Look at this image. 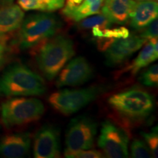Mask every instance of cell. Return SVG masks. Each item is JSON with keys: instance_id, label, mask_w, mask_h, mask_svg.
I'll list each match as a JSON object with an SVG mask.
<instances>
[{"instance_id": "1", "label": "cell", "mask_w": 158, "mask_h": 158, "mask_svg": "<svg viewBox=\"0 0 158 158\" xmlns=\"http://www.w3.org/2000/svg\"><path fill=\"white\" fill-rule=\"evenodd\" d=\"M74 55L73 42L68 37L57 35L43 42L35 54V60L45 78L52 81Z\"/></svg>"}, {"instance_id": "2", "label": "cell", "mask_w": 158, "mask_h": 158, "mask_svg": "<svg viewBox=\"0 0 158 158\" xmlns=\"http://www.w3.org/2000/svg\"><path fill=\"white\" fill-rule=\"evenodd\" d=\"M46 91L45 81L26 65L9 67L0 76V95L5 97L38 96Z\"/></svg>"}, {"instance_id": "3", "label": "cell", "mask_w": 158, "mask_h": 158, "mask_svg": "<svg viewBox=\"0 0 158 158\" xmlns=\"http://www.w3.org/2000/svg\"><path fill=\"white\" fill-rule=\"evenodd\" d=\"M61 26L60 20L52 13L43 12L29 15L19 27L18 44L22 49L37 46L54 36Z\"/></svg>"}, {"instance_id": "4", "label": "cell", "mask_w": 158, "mask_h": 158, "mask_svg": "<svg viewBox=\"0 0 158 158\" xmlns=\"http://www.w3.org/2000/svg\"><path fill=\"white\" fill-rule=\"evenodd\" d=\"M108 104L119 115L135 120L147 117L155 107L152 96L139 88L113 94L108 99Z\"/></svg>"}, {"instance_id": "5", "label": "cell", "mask_w": 158, "mask_h": 158, "mask_svg": "<svg viewBox=\"0 0 158 158\" xmlns=\"http://www.w3.org/2000/svg\"><path fill=\"white\" fill-rule=\"evenodd\" d=\"M44 105L34 98L15 97L1 105V120L7 128L34 122L44 114Z\"/></svg>"}, {"instance_id": "6", "label": "cell", "mask_w": 158, "mask_h": 158, "mask_svg": "<svg viewBox=\"0 0 158 158\" xmlns=\"http://www.w3.org/2000/svg\"><path fill=\"white\" fill-rule=\"evenodd\" d=\"M102 89L99 86L80 89H62L49 97L48 102L55 110L64 115L76 113L95 100Z\"/></svg>"}, {"instance_id": "7", "label": "cell", "mask_w": 158, "mask_h": 158, "mask_svg": "<svg viewBox=\"0 0 158 158\" xmlns=\"http://www.w3.org/2000/svg\"><path fill=\"white\" fill-rule=\"evenodd\" d=\"M98 124L86 116L75 118L69 124L65 136V151L89 149L94 147Z\"/></svg>"}, {"instance_id": "8", "label": "cell", "mask_w": 158, "mask_h": 158, "mask_svg": "<svg viewBox=\"0 0 158 158\" xmlns=\"http://www.w3.org/2000/svg\"><path fill=\"white\" fill-rule=\"evenodd\" d=\"M98 143L107 157L124 158L129 155L127 133L109 120L102 123Z\"/></svg>"}, {"instance_id": "9", "label": "cell", "mask_w": 158, "mask_h": 158, "mask_svg": "<svg viewBox=\"0 0 158 158\" xmlns=\"http://www.w3.org/2000/svg\"><path fill=\"white\" fill-rule=\"evenodd\" d=\"M93 76V68L84 56L70 59L57 76L56 85L58 88L76 86L90 80Z\"/></svg>"}, {"instance_id": "10", "label": "cell", "mask_w": 158, "mask_h": 158, "mask_svg": "<svg viewBox=\"0 0 158 158\" xmlns=\"http://www.w3.org/2000/svg\"><path fill=\"white\" fill-rule=\"evenodd\" d=\"M147 41L140 35H130L126 38L115 40L104 51L106 62L109 65H116L123 62L141 48Z\"/></svg>"}, {"instance_id": "11", "label": "cell", "mask_w": 158, "mask_h": 158, "mask_svg": "<svg viewBox=\"0 0 158 158\" xmlns=\"http://www.w3.org/2000/svg\"><path fill=\"white\" fill-rule=\"evenodd\" d=\"M33 150L35 158L60 157V139L58 130L54 126H43L35 135Z\"/></svg>"}, {"instance_id": "12", "label": "cell", "mask_w": 158, "mask_h": 158, "mask_svg": "<svg viewBox=\"0 0 158 158\" xmlns=\"http://www.w3.org/2000/svg\"><path fill=\"white\" fill-rule=\"evenodd\" d=\"M30 147L29 133L8 134L0 138V156L6 158L23 157L29 152Z\"/></svg>"}, {"instance_id": "13", "label": "cell", "mask_w": 158, "mask_h": 158, "mask_svg": "<svg viewBox=\"0 0 158 158\" xmlns=\"http://www.w3.org/2000/svg\"><path fill=\"white\" fill-rule=\"evenodd\" d=\"M136 2L135 0H104L100 12L112 23L125 24Z\"/></svg>"}, {"instance_id": "14", "label": "cell", "mask_w": 158, "mask_h": 158, "mask_svg": "<svg viewBox=\"0 0 158 158\" xmlns=\"http://www.w3.org/2000/svg\"><path fill=\"white\" fill-rule=\"evenodd\" d=\"M158 3L157 1H143L136 2L130 17L132 28L136 30L143 29L154 20L157 19Z\"/></svg>"}, {"instance_id": "15", "label": "cell", "mask_w": 158, "mask_h": 158, "mask_svg": "<svg viewBox=\"0 0 158 158\" xmlns=\"http://www.w3.org/2000/svg\"><path fill=\"white\" fill-rule=\"evenodd\" d=\"M24 13L18 5L9 4L0 7V34L12 32L19 29Z\"/></svg>"}, {"instance_id": "16", "label": "cell", "mask_w": 158, "mask_h": 158, "mask_svg": "<svg viewBox=\"0 0 158 158\" xmlns=\"http://www.w3.org/2000/svg\"><path fill=\"white\" fill-rule=\"evenodd\" d=\"M144 45L138 56L129 66L124 69V72H130L132 75H135L141 69L157 60L158 57L157 38L149 40Z\"/></svg>"}, {"instance_id": "17", "label": "cell", "mask_w": 158, "mask_h": 158, "mask_svg": "<svg viewBox=\"0 0 158 158\" xmlns=\"http://www.w3.org/2000/svg\"><path fill=\"white\" fill-rule=\"evenodd\" d=\"M104 0H84L76 7L73 8H63L62 14L67 19L79 22L91 15L100 13Z\"/></svg>"}, {"instance_id": "18", "label": "cell", "mask_w": 158, "mask_h": 158, "mask_svg": "<svg viewBox=\"0 0 158 158\" xmlns=\"http://www.w3.org/2000/svg\"><path fill=\"white\" fill-rule=\"evenodd\" d=\"M65 0H18V5L23 10H37L45 13L62 9L64 6Z\"/></svg>"}, {"instance_id": "19", "label": "cell", "mask_w": 158, "mask_h": 158, "mask_svg": "<svg viewBox=\"0 0 158 158\" xmlns=\"http://www.w3.org/2000/svg\"><path fill=\"white\" fill-rule=\"evenodd\" d=\"M79 22H81V28L86 29H90L94 28V27H99L102 29H105L109 28L112 25V23L109 20L100 13L86 18Z\"/></svg>"}, {"instance_id": "20", "label": "cell", "mask_w": 158, "mask_h": 158, "mask_svg": "<svg viewBox=\"0 0 158 158\" xmlns=\"http://www.w3.org/2000/svg\"><path fill=\"white\" fill-rule=\"evenodd\" d=\"M140 81L147 86H157L158 84V65H152L142 73Z\"/></svg>"}, {"instance_id": "21", "label": "cell", "mask_w": 158, "mask_h": 158, "mask_svg": "<svg viewBox=\"0 0 158 158\" xmlns=\"http://www.w3.org/2000/svg\"><path fill=\"white\" fill-rule=\"evenodd\" d=\"M132 157L135 158H149L152 157L151 152L146 143L141 140L133 141L130 147Z\"/></svg>"}, {"instance_id": "22", "label": "cell", "mask_w": 158, "mask_h": 158, "mask_svg": "<svg viewBox=\"0 0 158 158\" xmlns=\"http://www.w3.org/2000/svg\"><path fill=\"white\" fill-rule=\"evenodd\" d=\"M142 135L145 140L152 155L154 157H157L158 154V131L157 127H154L149 133H142Z\"/></svg>"}, {"instance_id": "23", "label": "cell", "mask_w": 158, "mask_h": 158, "mask_svg": "<svg viewBox=\"0 0 158 158\" xmlns=\"http://www.w3.org/2000/svg\"><path fill=\"white\" fill-rule=\"evenodd\" d=\"M64 156L68 158H102L105 157L101 152L90 149L75 152L65 151Z\"/></svg>"}, {"instance_id": "24", "label": "cell", "mask_w": 158, "mask_h": 158, "mask_svg": "<svg viewBox=\"0 0 158 158\" xmlns=\"http://www.w3.org/2000/svg\"><path fill=\"white\" fill-rule=\"evenodd\" d=\"M144 30L141 33V36L147 40H149L152 39L157 38L158 35V21L157 19L154 20L152 23H150L147 27L143 29Z\"/></svg>"}, {"instance_id": "25", "label": "cell", "mask_w": 158, "mask_h": 158, "mask_svg": "<svg viewBox=\"0 0 158 158\" xmlns=\"http://www.w3.org/2000/svg\"><path fill=\"white\" fill-rule=\"evenodd\" d=\"M7 56V49L2 40H0V69L5 65Z\"/></svg>"}, {"instance_id": "26", "label": "cell", "mask_w": 158, "mask_h": 158, "mask_svg": "<svg viewBox=\"0 0 158 158\" xmlns=\"http://www.w3.org/2000/svg\"><path fill=\"white\" fill-rule=\"evenodd\" d=\"M84 0H65V6L64 8H73V7H76L78 6L79 4L81 3Z\"/></svg>"}, {"instance_id": "27", "label": "cell", "mask_w": 158, "mask_h": 158, "mask_svg": "<svg viewBox=\"0 0 158 158\" xmlns=\"http://www.w3.org/2000/svg\"><path fill=\"white\" fill-rule=\"evenodd\" d=\"M1 1V3L2 4V5H9V4H12L14 0H0Z\"/></svg>"}, {"instance_id": "28", "label": "cell", "mask_w": 158, "mask_h": 158, "mask_svg": "<svg viewBox=\"0 0 158 158\" xmlns=\"http://www.w3.org/2000/svg\"><path fill=\"white\" fill-rule=\"evenodd\" d=\"M136 1L143 2V1H157V0H136Z\"/></svg>"}, {"instance_id": "29", "label": "cell", "mask_w": 158, "mask_h": 158, "mask_svg": "<svg viewBox=\"0 0 158 158\" xmlns=\"http://www.w3.org/2000/svg\"><path fill=\"white\" fill-rule=\"evenodd\" d=\"M2 37H4V35H2V34H0V40H2Z\"/></svg>"}]
</instances>
